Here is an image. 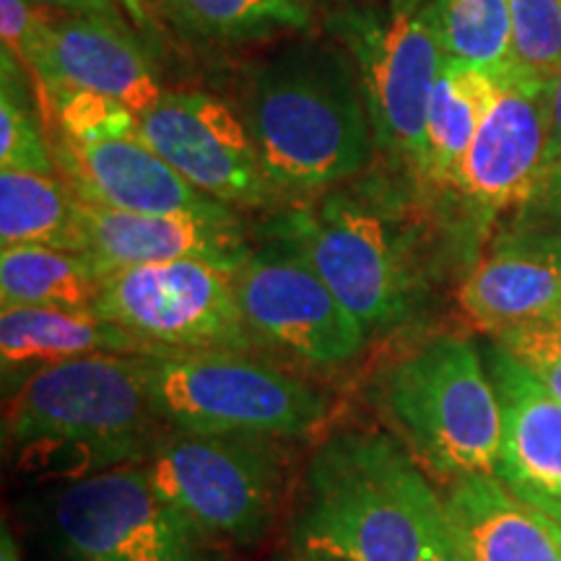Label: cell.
<instances>
[{"instance_id":"obj_1","label":"cell","mask_w":561,"mask_h":561,"mask_svg":"<svg viewBox=\"0 0 561 561\" xmlns=\"http://www.w3.org/2000/svg\"><path fill=\"white\" fill-rule=\"evenodd\" d=\"M164 432L144 356L136 354H91L42 367L13 390L3 416L13 466L66 481L140 466Z\"/></svg>"},{"instance_id":"obj_2","label":"cell","mask_w":561,"mask_h":561,"mask_svg":"<svg viewBox=\"0 0 561 561\" xmlns=\"http://www.w3.org/2000/svg\"><path fill=\"white\" fill-rule=\"evenodd\" d=\"M445 530L442 496L396 439L339 432L307 468L291 549L341 561H430Z\"/></svg>"},{"instance_id":"obj_3","label":"cell","mask_w":561,"mask_h":561,"mask_svg":"<svg viewBox=\"0 0 561 561\" xmlns=\"http://www.w3.org/2000/svg\"><path fill=\"white\" fill-rule=\"evenodd\" d=\"M244 123L280 195L354 178L375 144L354 62L312 42L252 70Z\"/></svg>"},{"instance_id":"obj_4","label":"cell","mask_w":561,"mask_h":561,"mask_svg":"<svg viewBox=\"0 0 561 561\" xmlns=\"http://www.w3.org/2000/svg\"><path fill=\"white\" fill-rule=\"evenodd\" d=\"M371 409L430 479L450 486L496 473L502 411L489 367L468 339L434 335L377 371Z\"/></svg>"},{"instance_id":"obj_5","label":"cell","mask_w":561,"mask_h":561,"mask_svg":"<svg viewBox=\"0 0 561 561\" xmlns=\"http://www.w3.org/2000/svg\"><path fill=\"white\" fill-rule=\"evenodd\" d=\"M271 234L325 280L369 335L409 320L419 299L416 255L388 206L335 191L280 216Z\"/></svg>"},{"instance_id":"obj_6","label":"cell","mask_w":561,"mask_h":561,"mask_svg":"<svg viewBox=\"0 0 561 561\" xmlns=\"http://www.w3.org/2000/svg\"><path fill=\"white\" fill-rule=\"evenodd\" d=\"M151 403L167 430L301 439L331 419L312 382L250 354L144 356Z\"/></svg>"},{"instance_id":"obj_7","label":"cell","mask_w":561,"mask_h":561,"mask_svg":"<svg viewBox=\"0 0 561 561\" xmlns=\"http://www.w3.org/2000/svg\"><path fill=\"white\" fill-rule=\"evenodd\" d=\"M291 439L167 430L144 468L151 486L210 538L261 543L284 502Z\"/></svg>"},{"instance_id":"obj_8","label":"cell","mask_w":561,"mask_h":561,"mask_svg":"<svg viewBox=\"0 0 561 561\" xmlns=\"http://www.w3.org/2000/svg\"><path fill=\"white\" fill-rule=\"evenodd\" d=\"M94 312L138 339L151 356L250 354L261 346L242 314L234 273L206 261L102 273Z\"/></svg>"},{"instance_id":"obj_9","label":"cell","mask_w":561,"mask_h":561,"mask_svg":"<svg viewBox=\"0 0 561 561\" xmlns=\"http://www.w3.org/2000/svg\"><path fill=\"white\" fill-rule=\"evenodd\" d=\"M50 517L79 561H234L231 546L151 486L144 462L66 481L53 494Z\"/></svg>"},{"instance_id":"obj_10","label":"cell","mask_w":561,"mask_h":561,"mask_svg":"<svg viewBox=\"0 0 561 561\" xmlns=\"http://www.w3.org/2000/svg\"><path fill=\"white\" fill-rule=\"evenodd\" d=\"M405 0L392 11L348 9L331 19L354 62L375 144L421 182L432 89L442 68L439 42L424 11Z\"/></svg>"},{"instance_id":"obj_11","label":"cell","mask_w":561,"mask_h":561,"mask_svg":"<svg viewBox=\"0 0 561 561\" xmlns=\"http://www.w3.org/2000/svg\"><path fill=\"white\" fill-rule=\"evenodd\" d=\"M234 289L255 341L305 367H346L369 333L297 252L273 242L234 271Z\"/></svg>"},{"instance_id":"obj_12","label":"cell","mask_w":561,"mask_h":561,"mask_svg":"<svg viewBox=\"0 0 561 561\" xmlns=\"http://www.w3.org/2000/svg\"><path fill=\"white\" fill-rule=\"evenodd\" d=\"M140 138L172 170L224 206L263 208L280 198L248 123L203 91H170L140 115Z\"/></svg>"},{"instance_id":"obj_13","label":"cell","mask_w":561,"mask_h":561,"mask_svg":"<svg viewBox=\"0 0 561 561\" xmlns=\"http://www.w3.org/2000/svg\"><path fill=\"white\" fill-rule=\"evenodd\" d=\"M551 164L549 91L496 76V96L462 161L458 191L486 221L536 198Z\"/></svg>"},{"instance_id":"obj_14","label":"cell","mask_w":561,"mask_h":561,"mask_svg":"<svg viewBox=\"0 0 561 561\" xmlns=\"http://www.w3.org/2000/svg\"><path fill=\"white\" fill-rule=\"evenodd\" d=\"M26 76L37 100L58 87L83 89L110 96L138 115L164 96L149 53L136 39V30L128 21L102 16L66 13L53 19L50 13L32 42Z\"/></svg>"},{"instance_id":"obj_15","label":"cell","mask_w":561,"mask_h":561,"mask_svg":"<svg viewBox=\"0 0 561 561\" xmlns=\"http://www.w3.org/2000/svg\"><path fill=\"white\" fill-rule=\"evenodd\" d=\"M81 252L100 273L206 261L234 273L252 255L240 216L130 214L81 203Z\"/></svg>"},{"instance_id":"obj_16","label":"cell","mask_w":561,"mask_h":561,"mask_svg":"<svg viewBox=\"0 0 561 561\" xmlns=\"http://www.w3.org/2000/svg\"><path fill=\"white\" fill-rule=\"evenodd\" d=\"M53 157L60 178L89 206L130 214H234L231 206L193 187L140 136L100 144H76L58 136Z\"/></svg>"},{"instance_id":"obj_17","label":"cell","mask_w":561,"mask_h":561,"mask_svg":"<svg viewBox=\"0 0 561 561\" xmlns=\"http://www.w3.org/2000/svg\"><path fill=\"white\" fill-rule=\"evenodd\" d=\"M489 375L502 411L496 476L528 502H561V401L496 343Z\"/></svg>"},{"instance_id":"obj_18","label":"cell","mask_w":561,"mask_h":561,"mask_svg":"<svg viewBox=\"0 0 561 561\" xmlns=\"http://www.w3.org/2000/svg\"><path fill=\"white\" fill-rule=\"evenodd\" d=\"M439 496L468 561H561V525L496 473L468 476Z\"/></svg>"},{"instance_id":"obj_19","label":"cell","mask_w":561,"mask_h":561,"mask_svg":"<svg viewBox=\"0 0 561 561\" xmlns=\"http://www.w3.org/2000/svg\"><path fill=\"white\" fill-rule=\"evenodd\" d=\"M458 305L476 331L496 339L561 318V276L549 261L510 234L468 273Z\"/></svg>"},{"instance_id":"obj_20","label":"cell","mask_w":561,"mask_h":561,"mask_svg":"<svg viewBox=\"0 0 561 561\" xmlns=\"http://www.w3.org/2000/svg\"><path fill=\"white\" fill-rule=\"evenodd\" d=\"M91 354L151 356V351L96 312L50 307H3L0 312L3 380L16 388L42 367Z\"/></svg>"},{"instance_id":"obj_21","label":"cell","mask_w":561,"mask_h":561,"mask_svg":"<svg viewBox=\"0 0 561 561\" xmlns=\"http://www.w3.org/2000/svg\"><path fill=\"white\" fill-rule=\"evenodd\" d=\"M496 96V76L442 58L424 133L421 182L458 191L462 161Z\"/></svg>"},{"instance_id":"obj_22","label":"cell","mask_w":561,"mask_h":561,"mask_svg":"<svg viewBox=\"0 0 561 561\" xmlns=\"http://www.w3.org/2000/svg\"><path fill=\"white\" fill-rule=\"evenodd\" d=\"M102 273L83 252L19 244L0 250V305L94 312Z\"/></svg>"},{"instance_id":"obj_23","label":"cell","mask_w":561,"mask_h":561,"mask_svg":"<svg viewBox=\"0 0 561 561\" xmlns=\"http://www.w3.org/2000/svg\"><path fill=\"white\" fill-rule=\"evenodd\" d=\"M81 252V201L55 174L0 170V248Z\"/></svg>"},{"instance_id":"obj_24","label":"cell","mask_w":561,"mask_h":561,"mask_svg":"<svg viewBox=\"0 0 561 561\" xmlns=\"http://www.w3.org/2000/svg\"><path fill=\"white\" fill-rule=\"evenodd\" d=\"M424 19L445 60L486 70L491 76L507 73L512 55L510 0H430Z\"/></svg>"},{"instance_id":"obj_25","label":"cell","mask_w":561,"mask_h":561,"mask_svg":"<svg viewBox=\"0 0 561 561\" xmlns=\"http://www.w3.org/2000/svg\"><path fill=\"white\" fill-rule=\"evenodd\" d=\"M164 19L208 39L268 37L310 30L307 0H161Z\"/></svg>"},{"instance_id":"obj_26","label":"cell","mask_w":561,"mask_h":561,"mask_svg":"<svg viewBox=\"0 0 561 561\" xmlns=\"http://www.w3.org/2000/svg\"><path fill=\"white\" fill-rule=\"evenodd\" d=\"M510 9L512 55L507 76L549 91L561 76V0H510Z\"/></svg>"},{"instance_id":"obj_27","label":"cell","mask_w":561,"mask_h":561,"mask_svg":"<svg viewBox=\"0 0 561 561\" xmlns=\"http://www.w3.org/2000/svg\"><path fill=\"white\" fill-rule=\"evenodd\" d=\"M42 123H55L58 136L76 144H100L112 138L140 136V115L94 91L58 87L37 100Z\"/></svg>"},{"instance_id":"obj_28","label":"cell","mask_w":561,"mask_h":561,"mask_svg":"<svg viewBox=\"0 0 561 561\" xmlns=\"http://www.w3.org/2000/svg\"><path fill=\"white\" fill-rule=\"evenodd\" d=\"M21 62L3 50V94H0V170L55 174L58 164L47 146L42 117L21 100Z\"/></svg>"},{"instance_id":"obj_29","label":"cell","mask_w":561,"mask_h":561,"mask_svg":"<svg viewBox=\"0 0 561 561\" xmlns=\"http://www.w3.org/2000/svg\"><path fill=\"white\" fill-rule=\"evenodd\" d=\"M494 341L561 401V318L517 328Z\"/></svg>"},{"instance_id":"obj_30","label":"cell","mask_w":561,"mask_h":561,"mask_svg":"<svg viewBox=\"0 0 561 561\" xmlns=\"http://www.w3.org/2000/svg\"><path fill=\"white\" fill-rule=\"evenodd\" d=\"M50 16V9H34L26 0H0V37L3 50H9L26 70L32 42L39 24Z\"/></svg>"},{"instance_id":"obj_31","label":"cell","mask_w":561,"mask_h":561,"mask_svg":"<svg viewBox=\"0 0 561 561\" xmlns=\"http://www.w3.org/2000/svg\"><path fill=\"white\" fill-rule=\"evenodd\" d=\"M117 3H121L125 19L130 21L133 30L144 34L146 45L157 47L161 34V19H164L161 0H117Z\"/></svg>"},{"instance_id":"obj_32","label":"cell","mask_w":561,"mask_h":561,"mask_svg":"<svg viewBox=\"0 0 561 561\" xmlns=\"http://www.w3.org/2000/svg\"><path fill=\"white\" fill-rule=\"evenodd\" d=\"M45 3L62 13H73V16H102L112 21H128L123 19L125 13L117 0H45Z\"/></svg>"},{"instance_id":"obj_33","label":"cell","mask_w":561,"mask_h":561,"mask_svg":"<svg viewBox=\"0 0 561 561\" xmlns=\"http://www.w3.org/2000/svg\"><path fill=\"white\" fill-rule=\"evenodd\" d=\"M515 237L549 261L561 276V231H515Z\"/></svg>"},{"instance_id":"obj_34","label":"cell","mask_w":561,"mask_h":561,"mask_svg":"<svg viewBox=\"0 0 561 561\" xmlns=\"http://www.w3.org/2000/svg\"><path fill=\"white\" fill-rule=\"evenodd\" d=\"M530 206L538 210V214L551 216V219L561 221V161L551 167L549 178H546L541 193L530 201Z\"/></svg>"},{"instance_id":"obj_35","label":"cell","mask_w":561,"mask_h":561,"mask_svg":"<svg viewBox=\"0 0 561 561\" xmlns=\"http://www.w3.org/2000/svg\"><path fill=\"white\" fill-rule=\"evenodd\" d=\"M549 123H551V157H553V164H557V161H561V76L551 83L549 89Z\"/></svg>"},{"instance_id":"obj_36","label":"cell","mask_w":561,"mask_h":561,"mask_svg":"<svg viewBox=\"0 0 561 561\" xmlns=\"http://www.w3.org/2000/svg\"><path fill=\"white\" fill-rule=\"evenodd\" d=\"M430 561H468L466 557H462L460 546L455 543V536H453L450 523H447L445 536H442V538H439V543L434 546V553H432V559H430Z\"/></svg>"},{"instance_id":"obj_37","label":"cell","mask_w":561,"mask_h":561,"mask_svg":"<svg viewBox=\"0 0 561 561\" xmlns=\"http://www.w3.org/2000/svg\"><path fill=\"white\" fill-rule=\"evenodd\" d=\"M284 561H341V559H331V557H322V553H310V551H291V557H286Z\"/></svg>"},{"instance_id":"obj_38","label":"cell","mask_w":561,"mask_h":561,"mask_svg":"<svg viewBox=\"0 0 561 561\" xmlns=\"http://www.w3.org/2000/svg\"><path fill=\"white\" fill-rule=\"evenodd\" d=\"M533 504H538V507L549 512V515L553 517V520H557V523L561 525V502H553V500H538V502H533Z\"/></svg>"},{"instance_id":"obj_39","label":"cell","mask_w":561,"mask_h":561,"mask_svg":"<svg viewBox=\"0 0 561 561\" xmlns=\"http://www.w3.org/2000/svg\"><path fill=\"white\" fill-rule=\"evenodd\" d=\"M26 3L34 5V9H50V5H47L45 0H26Z\"/></svg>"}]
</instances>
